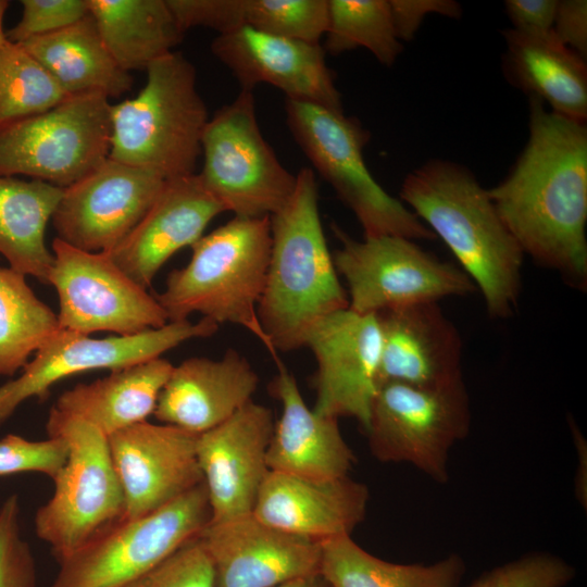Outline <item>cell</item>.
Masks as SVG:
<instances>
[{"label": "cell", "mask_w": 587, "mask_h": 587, "mask_svg": "<svg viewBox=\"0 0 587 587\" xmlns=\"http://www.w3.org/2000/svg\"><path fill=\"white\" fill-rule=\"evenodd\" d=\"M524 255L587 284V127L529 97V136L509 175L487 189Z\"/></svg>", "instance_id": "1"}, {"label": "cell", "mask_w": 587, "mask_h": 587, "mask_svg": "<svg viewBox=\"0 0 587 587\" xmlns=\"http://www.w3.org/2000/svg\"><path fill=\"white\" fill-rule=\"evenodd\" d=\"M400 199L449 247L483 295L488 314L510 316L521 291L524 253L472 172L452 161H427L405 176Z\"/></svg>", "instance_id": "2"}, {"label": "cell", "mask_w": 587, "mask_h": 587, "mask_svg": "<svg viewBox=\"0 0 587 587\" xmlns=\"http://www.w3.org/2000/svg\"><path fill=\"white\" fill-rule=\"evenodd\" d=\"M296 178L289 200L271 215L270 262L258 304L277 352L304 347L316 322L349 307L324 235L314 171L302 167Z\"/></svg>", "instance_id": "3"}, {"label": "cell", "mask_w": 587, "mask_h": 587, "mask_svg": "<svg viewBox=\"0 0 587 587\" xmlns=\"http://www.w3.org/2000/svg\"><path fill=\"white\" fill-rule=\"evenodd\" d=\"M271 216H235L199 238L191 259L173 270L155 298L168 322L193 313L217 323L246 328L266 348L275 363L277 351L258 316L271 254Z\"/></svg>", "instance_id": "4"}, {"label": "cell", "mask_w": 587, "mask_h": 587, "mask_svg": "<svg viewBox=\"0 0 587 587\" xmlns=\"http://www.w3.org/2000/svg\"><path fill=\"white\" fill-rule=\"evenodd\" d=\"M138 95L111 104L109 158L163 178L195 174L209 121L193 64L171 52L146 70Z\"/></svg>", "instance_id": "5"}, {"label": "cell", "mask_w": 587, "mask_h": 587, "mask_svg": "<svg viewBox=\"0 0 587 587\" xmlns=\"http://www.w3.org/2000/svg\"><path fill=\"white\" fill-rule=\"evenodd\" d=\"M292 138L338 198L353 212L364 237L400 236L433 240L436 235L401 200L372 176L363 157L370 133L344 112L285 99Z\"/></svg>", "instance_id": "6"}, {"label": "cell", "mask_w": 587, "mask_h": 587, "mask_svg": "<svg viewBox=\"0 0 587 587\" xmlns=\"http://www.w3.org/2000/svg\"><path fill=\"white\" fill-rule=\"evenodd\" d=\"M48 436L68 445V458L53 480L50 499L35 515V532L61 562L91 537L121 520L124 495L115 473L108 436L92 424L52 407Z\"/></svg>", "instance_id": "7"}, {"label": "cell", "mask_w": 587, "mask_h": 587, "mask_svg": "<svg viewBox=\"0 0 587 587\" xmlns=\"http://www.w3.org/2000/svg\"><path fill=\"white\" fill-rule=\"evenodd\" d=\"M211 523L204 483L137 519L111 524L64 560L48 587H124Z\"/></svg>", "instance_id": "8"}, {"label": "cell", "mask_w": 587, "mask_h": 587, "mask_svg": "<svg viewBox=\"0 0 587 587\" xmlns=\"http://www.w3.org/2000/svg\"><path fill=\"white\" fill-rule=\"evenodd\" d=\"M110 108L103 93H78L0 125V176L24 175L61 188L79 180L109 158Z\"/></svg>", "instance_id": "9"}, {"label": "cell", "mask_w": 587, "mask_h": 587, "mask_svg": "<svg viewBox=\"0 0 587 587\" xmlns=\"http://www.w3.org/2000/svg\"><path fill=\"white\" fill-rule=\"evenodd\" d=\"M252 91L241 89L209 118L197 173L225 212L240 217L271 216L289 200L297 180L264 139Z\"/></svg>", "instance_id": "10"}, {"label": "cell", "mask_w": 587, "mask_h": 587, "mask_svg": "<svg viewBox=\"0 0 587 587\" xmlns=\"http://www.w3.org/2000/svg\"><path fill=\"white\" fill-rule=\"evenodd\" d=\"M333 232L340 241L334 264L348 286V308L357 313L377 314L476 290L460 267L412 239L387 235L357 240L336 224Z\"/></svg>", "instance_id": "11"}, {"label": "cell", "mask_w": 587, "mask_h": 587, "mask_svg": "<svg viewBox=\"0 0 587 587\" xmlns=\"http://www.w3.org/2000/svg\"><path fill=\"white\" fill-rule=\"evenodd\" d=\"M470 427V397L463 380L440 388L386 383L374 398L365 433L378 461L410 463L445 484L449 451Z\"/></svg>", "instance_id": "12"}, {"label": "cell", "mask_w": 587, "mask_h": 587, "mask_svg": "<svg viewBox=\"0 0 587 587\" xmlns=\"http://www.w3.org/2000/svg\"><path fill=\"white\" fill-rule=\"evenodd\" d=\"M51 251L48 285L59 298L61 328L85 335L109 332L132 336L168 323L155 296L130 278L107 252L85 251L57 237Z\"/></svg>", "instance_id": "13"}, {"label": "cell", "mask_w": 587, "mask_h": 587, "mask_svg": "<svg viewBox=\"0 0 587 587\" xmlns=\"http://www.w3.org/2000/svg\"><path fill=\"white\" fill-rule=\"evenodd\" d=\"M217 329L218 324L207 317L196 323L168 322L137 335L105 338L59 327L21 375L0 386V425L26 400H45L51 387L64 378L102 369L113 372L160 358L186 340L211 337Z\"/></svg>", "instance_id": "14"}, {"label": "cell", "mask_w": 587, "mask_h": 587, "mask_svg": "<svg viewBox=\"0 0 587 587\" xmlns=\"http://www.w3.org/2000/svg\"><path fill=\"white\" fill-rule=\"evenodd\" d=\"M166 179L108 158L64 188L51 222L57 238L90 252H108L141 221Z\"/></svg>", "instance_id": "15"}, {"label": "cell", "mask_w": 587, "mask_h": 587, "mask_svg": "<svg viewBox=\"0 0 587 587\" xmlns=\"http://www.w3.org/2000/svg\"><path fill=\"white\" fill-rule=\"evenodd\" d=\"M317 372L313 411L323 416L355 419L364 430L379 388L382 337L376 314L349 308L316 322L307 333Z\"/></svg>", "instance_id": "16"}, {"label": "cell", "mask_w": 587, "mask_h": 587, "mask_svg": "<svg viewBox=\"0 0 587 587\" xmlns=\"http://www.w3.org/2000/svg\"><path fill=\"white\" fill-rule=\"evenodd\" d=\"M196 434L148 421L108 436L125 502L123 519L148 514L203 483Z\"/></svg>", "instance_id": "17"}, {"label": "cell", "mask_w": 587, "mask_h": 587, "mask_svg": "<svg viewBox=\"0 0 587 587\" xmlns=\"http://www.w3.org/2000/svg\"><path fill=\"white\" fill-rule=\"evenodd\" d=\"M274 424L271 409L251 400L222 424L197 436L196 453L211 523L252 514L270 471L266 454Z\"/></svg>", "instance_id": "18"}, {"label": "cell", "mask_w": 587, "mask_h": 587, "mask_svg": "<svg viewBox=\"0 0 587 587\" xmlns=\"http://www.w3.org/2000/svg\"><path fill=\"white\" fill-rule=\"evenodd\" d=\"M211 51L233 73L241 89L253 90L258 84H270L288 99L344 112L341 96L320 43L243 26L218 34Z\"/></svg>", "instance_id": "19"}, {"label": "cell", "mask_w": 587, "mask_h": 587, "mask_svg": "<svg viewBox=\"0 0 587 587\" xmlns=\"http://www.w3.org/2000/svg\"><path fill=\"white\" fill-rule=\"evenodd\" d=\"M200 537L217 587H275L320 574L321 541L280 530L253 514L210 523Z\"/></svg>", "instance_id": "20"}, {"label": "cell", "mask_w": 587, "mask_h": 587, "mask_svg": "<svg viewBox=\"0 0 587 587\" xmlns=\"http://www.w3.org/2000/svg\"><path fill=\"white\" fill-rule=\"evenodd\" d=\"M382 337L379 386L440 388L463 380L462 339L438 302L376 314Z\"/></svg>", "instance_id": "21"}, {"label": "cell", "mask_w": 587, "mask_h": 587, "mask_svg": "<svg viewBox=\"0 0 587 587\" xmlns=\"http://www.w3.org/2000/svg\"><path fill=\"white\" fill-rule=\"evenodd\" d=\"M222 212L225 209L197 173L167 179L141 221L107 253L148 289L166 261L178 250L191 247Z\"/></svg>", "instance_id": "22"}, {"label": "cell", "mask_w": 587, "mask_h": 587, "mask_svg": "<svg viewBox=\"0 0 587 587\" xmlns=\"http://www.w3.org/2000/svg\"><path fill=\"white\" fill-rule=\"evenodd\" d=\"M369 489L347 476L313 479L268 471L252 514L280 530L324 541L351 536L363 522Z\"/></svg>", "instance_id": "23"}, {"label": "cell", "mask_w": 587, "mask_h": 587, "mask_svg": "<svg viewBox=\"0 0 587 587\" xmlns=\"http://www.w3.org/2000/svg\"><path fill=\"white\" fill-rule=\"evenodd\" d=\"M258 384V374L235 349L218 360L190 358L173 367L153 415L163 424L199 435L251 401Z\"/></svg>", "instance_id": "24"}, {"label": "cell", "mask_w": 587, "mask_h": 587, "mask_svg": "<svg viewBox=\"0 0 587 587\" xmlns=\"http://www.w3.org/2000/svg\"><path fill=\"white\" fill-rule=\"evenodd\" d=\"M271 390L282 403L274 424L266 461L270 471L313 478L330 479L349 475L355 455L344 439L338 420L310 409L296 378L282 361Z\"/></svg>", "instance_id": "25"}, {"label": "cell", "mask_w": 587, "mask_h": 587, "mask_svg": "<svg viewBox=\"0 0 587 587\" xmlns=\"http://www.w3.org/2000/svg\"><path fill=\"white\" fill-rule=\"evenodd\" d=\"M504 70L513 85L547 102L550 111L586 123L585 58L565 46L553 29L526 33L505 29Z\"/></svg>", "instance_id": "26"}, {"label": "cell", "mask_w": 587, "mask_h": 587, "mask_svg": "<svg viewBox=\"0 0 587 587\" xmlns=\"http://www.w3.org/2000/svg\"><path fill=\"white\" fill-rule=\"evenodd\" d=\"M173 367L160 357L113 371L105 377L65 390L53 407L110 436L147 421L154 413Z\"/></svg>", "instance_id": "27"}, {"label": "cell", "mask_w": 587, "mask_h": 587, "mask_svg": "<svg viewBox=\"0 0 587 587\" xmlns=\"http://www.w3.org/2000/svg\"><path fill=\"white\" fill-rule=\"evenodd\" d=\"M20 45L66 96L100 92L110 99L132 88L133 77L107 49L90 13L67 27Z\"/></svg>", "instance_id": "28"}, {"label": "cell", "mask_w": 587, "mask_h": 587, "mask_svg": "<svg viewBox=\"0 0 587 587\" xmlns=\"http://www.w3.org/2000/svg\"><path fill=\"white\" fill-rule=\"evenodd\" d=\"M180 29L209 27L218 34L239 27L320 43L328 20L327 0H166Z\"/></svg>", "instance_id": "29"}, {"label": "cell", "mask_w": 587, "mask_h": 587, "mask_svg": "<svg viewBox=\"0 0 587 587\" xmlns=\"http://www.w3.org/2000/svg\"><path fill=\"white\" fill-rule=\"evenodd\" d=\"M63 190L37 179L0 176V254L11 268L45 285L53 263L46 228Z\"/></svg>", "instance_id": "30"}, {"label": "cell", "mask_w": 587, "mask_h": 587, "mask_svg": "<svg viewBox=\"0 0 587 587\" xmlns=\"http://www.w3.org/2000/svg\"><path fill=\"white\" fill-rule=\"evenodd\" d=\"M98 32L126 72L146 71L184 37L166 0H87Z\"/></svg>", "instance_id": "31"}, {"label": "cell", "mask_w": 587, "mask_h": 587, "mask_svg": "<svg viewBox=\"0 0 587 587\" xmlns=\"http://www.w3.org/2000/svg\"><path fill=\"white\" fill-rule=\"evenodd\" d=\"M319 573L329 587H460L465 562L452 553L430 564L392 563L344 536L321 542Z\"/></svg>", "instance_id": "32"}, {"label": "cell", "mask_w": 587, "mask_h": 587, "mask_svg": "<svg viewBox=\"0 0 587 587\" xmlns=\"http://www.w3.org/2000/svg\"><path fill=\"white\" fill-rule=\"evenodd\" d=\"M58 314L28 286L26 276L0 267V376H13L59 329Z\"/></svg>", "instance_id": "33"}, {"label": "cell", "mask_w": 587, "mask_h": 587, "mask_svg": "<svg viewBox=\"0 0 587 587\" xmlns=\"http://www.w3.org/2000/svg\"><path fill=\"white\" fill-rule=\"evenodd\" d=\"M328 20L323 49L332 55L367 49L377 61L391 66L402 51L389 0H327Z\"/></svg>", "instance_id": "34"}, {"label": "cell", "mask_w": 587, "mask_h": 587, "mask_svg": "<svg viewBox=\"0 0 587 587\" xmlns=\"http://www.w3.org/2000/svg\"><path fill=\"white\" fill-rule=\"evenodd\" d=\"M66 97L20 43L0 47V125L45 112Z\"/></svg>", "instance_id": "35"}, {"label": "cell", "mask_w": 587, "mask_h": 587, "mask_svg": "<svg viewBox=\"0 0 587 587\" xmlns=\"http://www.w3.org/2000/svg\"><path fill=\"white\" fill-rule=\"evenodd\" d=\"M572 564L548 551H533L484 572L467 587H566Z\"/></svg>", "instance_id": "36"}, {"label": "cell", "mask_w": 587, "mask_h": 587, "mask_svg": "<svg viewBox=\"0 0 587 587\" xmlns=\"http://www.w3.org/2000/svg\"><path fill=\"white\" fill-rule=\"evenodd\" d=\"M124 587H217V582L211 557L199 536Z\"/></svg>", "instance_id": "37"}, {"label": "cell", "mask_w": 587, "mask_h": 587, "mask_svg": "<svg viewBox=\"0 0 587 587\" xmlns=\"http://www.w3.org/2000/svg\"><path fill=\"white\" fill-rule=\"evenodd\" d=\"M67 458L68 445L60 436H48L45 440H28L9 434L0 439V477L37 472L54 480L66 464Z\"/></svg>", "instance_id": "38"}, {"label": "cell", "mask_w": 587, "mask_h": 587, "mask_svg": "<svg viewBox=\"0 0 587 587\" xmlns=\"http://www.w3.org/2000/svg\"><path fill=\"white\" fill-rule=\"evenodd\" d=\"M20 503L10 495L0 507V587H36V566L20 529Z\"/></svg>", "instance_id": "39"}, {"label": "cell", "mask_w": 587, "mask_h": 587, "mask_svg": "<svg viewBox=\"0 0 587 587\" xmlns=\"http://www.w3.org/2000/svg\"><path fill=\"white\" fill-rule=\"evenodd\" d=\"M22 15L7 30L11 42L45 36L82 20L89 13L87 0H22Z\"/></svg>", "instance_id": "40"}, {"label": "cell", "mask_w": 587, "mask_h": 587, "mask_svg": "<svg viewBox=\"0 0 587 587\" xmlns=\"http://www.w3.org/2000/svg\"><path fill=\"white\" fill-rule=\"evenodd\" d=\"M397 38L410 41L414 38L428 14L459 18L461 5L452 0H389Z\"/></svg>", "instance_id": "41"}, {"label": "cell", "mask_w": 587, "mask_h": 587, "mask_svg": "<svg viewBox=\"0 0 587 587\" xmlns=\"http://www.w3.org/2000/svg\"><path fill=\"white\" fill-rule=\"evenodd\" d=\"M552 29L565 46L586 58L587 1H559Z\"/></svg>", "instance_id": "42"}, {"label": "cell", "mask_w": 587, "mask_h": 587, "mask_svg": "<svg viewBox=\"0 0 587 587\" xmlns=\"http://www.w3.org/2000/svg\"><path fill=\"white\" fill-rule=\"evenodd\" d=\"M558 3V0H507L504 8L513 29L545 33L553 27Z\"/></svg>", "instance_id": "43"}, {"label": "cell", "mask_w": 587, "mask_h": 587, "mask_svg": "<svg viewBox=\"0 0 587 587\" xmlns=\"http://www.w3.org/2000/svg\"><path fill=\"white\" fill-rule=\"evenodd\" d=\"M275 587H329L320 574L297 578Z\"/></svg>", "instance_id": "44"}, {"label": "cell", "mask_w": 587, "mask_h": 587, "mask_svg": "<svg viewBox=\"0 0 587 587\" xmlns=\"http://www.w3.org/2000/svg\"><path fill=\"white\" fill-rule=\"evenodd\" d=\"M9 7V1L0 0V47L3 46L7 41V32L3 28V18Z\"/></svg>", "instance_id": "45"}]
</instances>
